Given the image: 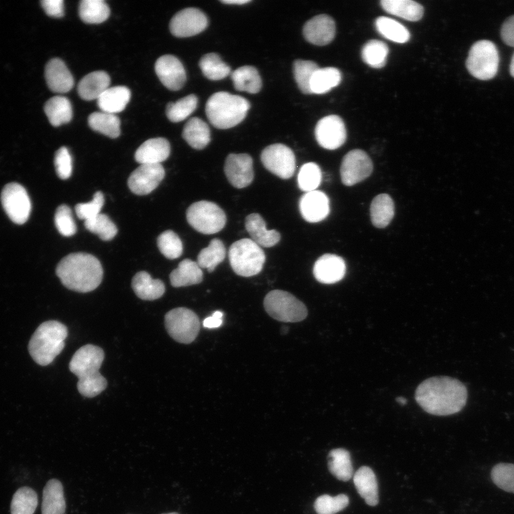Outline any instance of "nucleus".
Returning a JSON list of instances; mask_svg holds the SVG:
<instances>
[{
	"label": "nucleus",
	"mask_w": 514,
	"mask_h": 514,
	"mask_svg": "<svg viewBox=\"0 0 514 514\" xmlns=\"http://www.w3.org/2000/svg\"><path fill=\"white\" fill-rule=\"evenodd\" d=\"M468 397L465 386L447 376L432 377L422 382L415 390L417 403L427 413L448 415L459 412Z\"/></svg>",
	"instance_id": "obj_1"
},
{
	"label": "nucleus",
	"mask_w": 514,
	"mask_h": 514,
	"mask_svg": "<svg viewBox=\"0 0 514 514\" xmlns=\"http://www.w3.org/2000/svg\"><path fill=\"white\" fill-rule=\"evenodd\" d=\"M56 273L65 287L81 293L96 289L103 278L100 261L93 255L86 253L67 255L57 265Z\"/></svg>",
	"instance_id": "obj_2"
},
{
	"label": "nucleus",
	"mask_w": 514,
	"mask_h": 514,
	"mask_svg": "<svg viewBox=\"0 0 514 514\" xmlns=\"http://www.w3.org/2000/svg\"><path fill=\"white\" fill-rule=\"evenodd\" d=\"M104 359V351L91 344L81 347L72 356L69 369L78 377L77 388L83 396L95 397L106 388L107 381L99 373Z\"/></svg>",
	"instance_id": "obj_3"
},
{
	"label": "nucleus",
	"mask_w": 514,
	"mask_h": 514,
	"mask_svg": "<svg viewBox=\"0 0 514 514\" xmlns=\"http://www.w3.org/2000/svg\"><path fill=\"white\" fill-rule=\"evenodd\" d=\"M249 101L238 95L219 91L211 95L206 104L209 122L219 129H227L240 124L250 109Z\"/></svg>",
	"instance_id": "obj_4"
},
{
	"label": "nucleus",
	"mask_w": 514,
	"mask_h": 514,
	"mask_svg": "<svg viewBox=\"0 0 514 514\" xmlns=\"http://www.w3.org/2000/svg\"><path fill=\"white\" fill-rule=\"evenodd\" d=\"M68 336L66 326L57 321L41 323L32 335L29 351L34 361L47 366L62 351L64 340Z\"/></svg>",
	"instance_id": "obj_5"
},
{
	"label": "nucleus",
	"mask_w": 514,
	"mask_h": 514,
	"mask_svg": "<svg viewBox=\"0 0 514 514\" xmlns=\"http://www.w3.org/2000/svg\"><path fill=\"white\" fill-rule=\"evenodd\" d=\"M228 258L233 271L238 276L250 277L259 273L266 256L262 248L250 238H242L229 248Z\"/></svg>",
	"instance_id": "obj_6"
},
{
	"label": "nucleus",
	"mask_w": 514,
	"mask_h": 514,
	"mask_svg": "<svg viewBox=\"0 0 514 514\" xmlns=\"http://www.w3.org/2000/svg\"><path fill=\"white\" fill-rule=\"evenodd\" d=\"M263 306L273 318L296 323L304 320L308 314L306 306L293 294L282 290H273L266 294Z\"/></svg>",
	"instance_id": "obj_7"
},
{
	"label": "nucleus",
	"mask_w": 514,
	"mask_h": 514,
	"mask_svg": "<svg viewBox=\"0 0 514 514\" xmlns=\"http://www.w3.org/2000/svg\"><path fill=\"white\" fill-rule=\"evenodd\" d=\"M498 49L488 40H480L473 44L465 62L470 74L480 80L493 78L498 72Z\"/></svg>",
	"instance_id": "obj_8"
},
{
	"label": "nucleus",
	"mask_w": 514,
	"mask_h": 514,
	"mask_svg": "<svg viewBox=\"0 0 514 514\" xmlns=\"http://www.w3.org/2000/svg\"><path fill=\"white\" fill-rule=\"evenodd\" d=\"M188 223L197 231L213 234L221 231L226 223V216L216 203L200 201L192 203L187 209Z\"/></svg>",
	"instance_id": "obj_9"
},
{
	"label": "nucleus",
	"mask_w": 514,
	"mask_h": 514,
	"mask_svg": "<svg viewBox=\"0 0 514 514\" xmlns=\"http://www.w3.org/2000/svg\"><path fill=\"white\" fill-rule=\"evenodd\" d=\"M164 319L168 333L178 343H191L198 334L199 318L193 311L187 308H173L166 313Z\"/></svg>",
	"instance_id": "obj_10"
},
{
	"label": "nucleus",
	"mask_w": 514,
	"mask_h": 514,
	"mask_svg": "<svg viewBox=\"0 0 514 514\" xmlns=\"http://www.w3.org/2000/svg\"><path fill=\"white\" fill-rule=\"evenodd\" d=\"M2 206L9 218L16 224H23L29 218L31 204L26 189L19 183L6 184L1 195Z\"/></svg>",
	"instance_id": "obj_11"
},
{
	"label": "nucleus",
	"mask_w": 514,
	"mask_h": 514,
	"mask_svg": "<svg viewBox=\"0 0 514 514\" xmlns=\"http://www.w3.org/2000/svg\"><path fill=\"white\" fill-rule=\"evenodd\" d=\"M261 160L268 171L283 179L292 177L296 170L293 151L282 143L266 146L261 152Z\"/></svg>",
	"instance_id": "obj_12"
},
{
	"label": "nucleus",
	"mask_w": 514,
	"mask_h": 514,
	"mask_svg": "<svg viewBox=\"0 0 514 514\" xmlns=\"http://www.w3.org/2000/svg\"><path fill=\"white\" fill-rule=\"evenodd\" d=\"M373 171L369 156L361 149H353L343 157L340 169L342 183L353 186L367 178Z\"/></svg>",
	"instance_id": "obj_13"
},
{
	"label": "nucleus",
	"mask_w": 514,
	"mask_h": 514,
	"mask_svg": "<svg viewBox=\"0 0 514 514\" xmlns=\"http://www.w3.org/2000/svg\"><path fill=\"white\" fill-rule=\"evenodd\" d=\"M208 26L205 14L196 8H186L179 11L171 19L169 24L171 33L179 38L195 36Z\"/></svg>",
	"instance_id": "obj_14"
},
{
	"label": "nucleus",
	"mask_w": 514,
	"mask_h": 514,
	"mask_svg": "<svg viewBox=\"0 0 514 514\" xmlns=\"http://www.w3.org/2000/svg\"><path fill=\"white\" fill-rule=\"evenodd\" d=\"M346 136L344 122L337 115H328L321 119L315 128L316 139L326 149L338 148L345 143Z\"/></svg>",
	"instance_id": "obj_15"
},
{
	"label": "nucleus",
	"mask_w": 514,
	"mask_h": 514,
	"mask_svg": "<svg viewBox=\"0 0 514 514\" xmlns=\"http://www.w3.org/2000/svg\"><path fill=\"white\" fill-rule=\"evenodd\" d=\"M224 172L229 183L237 188L249 186L254 177L253 159L248 153H230L226 158Z\"/></svg>",
	"instance_id": "obj_16"
},
{
	"label": "nucleus",
	"mask_w": 514,
	"mask_h": 514,
	"mask_svg": "<svg viewBox=\"0 0 514 514\" xmlns=\"http://www.w3.org/2000/svg\"><path fill=\"white\" fill-rule=\"evenodd\" d=\"M165 176L161 164H141L129 176L128 186L136 195H146L153 191Z\"/></svg>",
	"instance_id": "obj_17"
},
{
	"label": "nucleus",
	"mask_w": 514,
	"mask_h": 514,
	"mask_svg": "<svg viewBox=\"0 0 514 514\" xmlns=\"http://www.w3.org/2000/svg\"><path fill=\"white\" fill-rule=\"evenodd\" d=\"M155 71L161 82L171 91L180 90L186 81L182 63L173 55L160 56L156 61Z\"/></svg>",
	"instance_id": "obj_18"
},
{
	"label": "nucleus",
	"mask_w": 514,
	"mask_h": 514,
	"mask_svg": "<svg viewBox=\"0 0 514 514\" xmlns=\"http://www.w3.org/2000/svg\"><path fill=\"white\" fill-rule=\"evenodd\" d=\"M303 34L306 41L311 44L317 46L327 45L335 37V21L327 14L317 15L306 22Z\"/></svg>",
	"instance_id": "obj_19"
},
{
	"label": "nucleus",
	"mask_w": 514,
	"mask_h": 514,
	"mask_svg": "<svg viewBox=\"0 0 514 514\" xmlns=\"http://www.w3.org/2000/svg\"><path fill=\"white\" fill-rule=\"evenodd\" d=\"M299 210L308 222L317 223L325 219L330 212V202L326 193L315 190L305 193L299 200Z\"/></svg>",
	"instance_id": "obj_20"
},
{
	"label": "nucleus",
	"mask_w": 514,
	"mask_h": 514,
	"mask_svg": "<svg viewBox=\"0 0 514 514\" xmlns=\"http://www.w3.org/2000/svg\"><path fill=\"white\" fill-rule=\"evenodd\" d=\"M346 271V263L341 257L326 253L316 260L313 272L318 282L332 284L340 281L344 277Z\"/></svg>",
	"instance_id": "obj_21"
},
{
	"label": "nucleus",
	"mask_w": 514,
	"mask_h": 514,
	"mask_svg": "<svg viewBox=\"0 0 514 514\" xmlns=\"http://www.w3.org/2000/svg\"><path fill=\"white\" fill-rule=\"evenodd\" d=\"M44 74L46 84L54 92L66 93L74 86V78L60 59L54 58L49 61Z\"/></svg>",
	"instance_id": "obj_22"
},
{
	"label": "nucleus",
	"mask_w": 514,
	"mask_h": 514,
	"mask_svg": "<svg viewBox=\"0 0 514 514\" xmlns=\"http://www.w3.org/2000/svg\"><path fill=\"white\" fill-rule=\"evenodd\" d=\"M170 143L164 138H153L144 141L136 151L135 159L140 164H161L170 154Z\"/></svg>",
	"instance_id": "obj_23"
},
{
	"label": "nucleus",
	"mask_w": 514,
	"mask_h": 514,
	"mask_svg": "<svg viewBox=\"0 0 514 514\" xmlns=\"http://www.w3.org/2000/svg\"><path fill=\"white\" fill-rule=\"evenodd\" d=\"M245 227L251 240L261 247L269 248L275 246L281 239V234L276 230H267L266 222L258 213H251L246 217Z\"/></svg>",
	"instance_id": "obj_24"
},
{
	"label": "nucleus",
	"mask_w": 514,
	"mask_h": 514,
	"mask_svg": "<svg viewBox=\"0 0 514 514\" xmlns=\"http://www.w3.org/2000/svg\"><path fill=\"white\" fill-rule=\"evenodd\" d=\"M110 81L109 74L104 71L91 72L79 81L78 94L86 101L97 99L109 87Z\"/></svg>",
	"instance_id": "obj_25"
},
{
	"label": "nucleus",
	"mask_w": 514,
	"mask_h": 514,
	"mask_svg": "<svg viewBox=\"0 0 514 514\" xmlns=\"http://www.w3.org/2000/svg\"><path fill=\"white\" fill-rule=\"evenodd\" d=\"M353 483L358 494L368 505L375 506L378 503V482L370 467H361L353 475Z\"/></svg>",
	"instance_id": "obj_26"
},
{
	"label": "nucleus",
	"mask_w": 514,
	"mask_h": 514,
	"mask_svg": "<svg viewBox=\"0 0 514 514\" xmlns=\"http://www.w3.org/2000/svg\"><path fill=\"white\" fill-rule=\"evenodd\" d=\"M136 295L145 301H153L161 298L165 292V286L160 279H153L146 271L136 273L131 281Z\"/></svg>",
	"instance_id": "obj_27"
},
{
	"label": "nucleus",
	"mask_w": 514,
	"mask_h": 514,
	"mask_svg": "<svg viewBox=\"0 0 514 514\" xmlns=\"http://www.w3.org/2000/svg\"><path fill=\"white\" fill-rule=\"evenodd\" d=\"M130 90L124 86L109 87L98 99L101 111L115 114L122 111L129 102Z\"/></svg>",
	"instance_id": "obj_28"
},
{
	"label": "nucleus",
	"mask_w": 514,
	"mask_h": 514,
	"mask_svg": "<svg viewBox=\"0 0 514 514\" xmlns=\"http://www.w3.org/2000/svg\"><path fill=\"white\" fill-rule=\"evenodd\" d=\"M65 510L63 485L59 480L51 479L43 490L41 514H64Z\"/></svg>",
	"instance_id": "obj_29"
},
{
	"label": "nucleus",
	"mask_w": 514,
	"mask_h": 514,
	"mask_svg": "<svg viewBox=\"0 0 514 514\" xmlns=\"http://www.w3.org/2000/svg\"><path fill=\"white\" fill-rule=\"evenodd\" d=\"M169 278L173 287L188 286L201 283L203 271L197 262L191 259H184L171 273Z\"/></svg>",
	"instance_id": "obj_30"
},
{
	"label": "nucleus",
	"mask_w": 514,
	"mask_h": 514,
	"mask_svg": "<svg viewBox=\"0 0 514 514\" xmlns=\"http://www.w3.org/2000/svg\"><path fill=\"white\" fill-rule=\"evenodd\" d=\"M182 136L192 148L201 150L211 141L210 128L201 119L193 117L186 123Z\"/></svg>",
	"instance_id": "obj_31"
},
{
	"label": "nucleus",
	"mask_w": 514,
	"mask_h": 514,
	"mask_svg": "<svg viewBox=\"0 0 514 514\" xmlns=\"http://www.w3.org/2000/svg\"><path fill=\"white\" fill-rule=\"evenodd\" d=\"M394 203L391 197L386 193L376 196L370 207L371 222L377 228H385L394 216Z\"/></svg>",
	"instance_id": "obj_32"
},
{
	"label": "nucleus",
	"mask_w": 514,
	"mask_h": 514,
	"mask_svg": "<svg viewBox=\"0 0 514 514\" xmlns=\"http://www.w3.org/2000/svg\"><path fill=\"white\" fill-rule=\"evenodd\" d=\"M381 5L387 13L410 21H417L423 15V6L411 0H382Z\"/></svg>",
	"instance_id": "obj_33"
},
{
	"label": "nucleus",
	"mask_w": 514,
	"mask_h": 514,
	"mask_svg": "<svg viewBox=\"0 0 514 514\" xmlns=\"http://www.w3.org/2000/svg\"><path fill=\"white\" fill-rule=\"evenodd\" d=\"M44 111L50 124L54 126L69 123L73 116L69 100L61 96H56L49 99L44 105Z\"/></svg>",
	"instance_id": "obj_34"
},
{
	"label": "nucleus",
	"mask_w": 514,
	"mask_h": 514,
	"mask_svg": "<svg viewBox=\"0 0 514 514\" xmlns=\"http://www.w3.org/2000/svg\"><path fill=\"white\" fill-rule=\"evenodd\" d=\"M328 467L330 473L339 480L348 481L353 473L350 453L344 448H335L329 452Z\"/></svg>",
	"instance_id": "obj_35"
},
{
	"label": "nucleus",
	"mask_w": 514,
	"mask_h": 514,
	"mask_svg": "<svg viewBox=\"0 0 514 514\" xmlns=\"http://www.w3.org/2000/svg\"><path fill=\"white\" fill-rule=\"evenodd\" d=\"M234 88L237 91L256 94L261 89V78L258 70L252 66H243L231 74Z\"/></svg>",
	"instance_id": "obj_36"
},
{
	"label": "nucleus",
	"mask_w": 514,
	"mask_h": 514,
	"mask_svg": "<svg viewBox=\"0 0 514 514\" xmlns=\"http://www.w3.org/2000/svg\"><path fill=\"white\" fill-rule=\"evenodd\" d=\"M341 81L340 71L334 67L318 68L310 81L311 94H323L337 86Z\"/></svg>",
	"instance_id": "obj_37"
},
{
	"label": "nucleus",
	"mask_w": 514,
	"mask_h": 514,
	"mask_svg": "<svg viewBox=\"0 0 514 514\" xmlns=\"http://www.w3.org/2000/svg\"><path fill=\"white\" fill-rule=\"evenodd\" d=\"M88 124L94 131L111 138H117L121 133V121L115 114L94 112L89 116Z\"/></svg>",
	"instance_id": "obj_38"
},
{
	"label": "nucleus",
	"mask_w": 514,
	"mask_h": 514,
	"mask_svg": "<svg viewBox=\"0 0 514 514\" xmlns=\"http://www.w3.org/2000/svg\"><path fill=\"white\" fill-rule=\"evenodd\" d=\"M378 32L384 38L399 44L410 39L409 31L398 21L386 16H379L375 22Z\"/></svg>",
	"instance_id": "obj_39"
},
{
	"label": "nucleus",
	"mask_w": 514,
	"mask_h": 514,
	"mask_svg": "<svg viewBox=\"0 0 514 514\" xmlns=\"http://www.w3.org/2000/svg\"><path fill=\"white\" fill-rule=\"evenodd\" d=\"M81 19L87 24H100L109 16L110 9L103 0H82L79 6Z\"/></svg>",
	"instance_id": "obj_40"
},
{
	"label": "nucleus",
	"mask_w": 514,
	"mask_h": 514,
	"mask_svg": "<svg viewBox=\"0 0 514 514\" xmlns=\"http://www.w3.org/2000/svg\"><path fill=\"white\" fill-rule=\"evenodd\" d=\"M226 248L223 243L218 238L212 239L206 248L198 253L197 263L201 268H206L213 272L226 257Z\"/></svg>",
	"instance_id": "obj_41"
},
{
	"label": "nucleus",
	"mask_w": 514,
	"mask_h": 514,
	"mask_svg": "<svg viewBox=\"0 0 514 514\" xmlns=\"http://www.w3.org/2000/svg\"><path fill=\"white\" fill-rule=\"evenodd\" d=\"M389 49L382 41L372 39L366 42L361 49V58L369 66L380 69L387 61Z\"/></svg>",
	"instance_id": "obj_42"
},
{
	"label": "nucleus",
	"mask_w": 514,
	"mask_h": 514,
	"mask_svg": "<svg viewBox=\"0 0 514 514\" xmlns=\"http://www.w3.org/2000/svg\"><path fill=\"white\" fill-rule=\"evenodd\" d=\"M199 66L203 74L213 81L223 79L231 73L230 66L216 53L203 55L199 61Z\"/></svg>",
	"instance_id": "obj_43"
},
{
	"label": "nucleus",
	"mask_w": 514,
	"mask_h": 514,
	"mask_svg": "<svg viewBox=\"0 0 514 514\" xmlns=\"http://www.w3.org/2000/svg\"><path fill=\"white\" fill-rule=\"evenodd\" d=\"M37 505L36 493L29 487H21L13 495L11 514H34Z\"/></svg>",
	"instance_id": "obj_44"
},
{
	"label": "nucleus",
	"mask_w": 514,
	"mask_h": 514,
	"mask_svg": "<svg viewBox=\"0 0 514 514\" xmlns=\"http://www.w3.org/2000/svg\"><path fill=\"white\" fill-rule=\"evenodd\" d=\"M198 98L194 94L169 102L166 109L167 118L172 122H180L188 117L196 109Z\"/></svg>",
	"instance_id": "obj_45"
},
{
	"label": "nucleus",
	"mask_w": 514,
	"mask_h": 514,
	"mask_svg": "<svg viewBox=\"0 0 514 514\" xmlns=\"http://www.w3.org/2000/svg\"><path fill=\"white\" fill-rule=\"evenodd\" d=\"M319 67L312 61L297 59L293 65V76L301 91L306 94H311L310 81Z\"/></svg>",
	"instance_id": "obj_46"
},
{
	"label": "nucleus",
	"mask_w": 514,
	"mask_h": 514,
	"mask_svg": "<svg viewBox=\"0 0 514 514\" xmlns=\"http://www.w3.org/2000/svg\"><path fill=\"white\" fill-rule=\"evenodd\" d=\"M84 226L88 231L98 235L103 241L111 240L118 232L116 226L110 218L101 213L94 218L85 221Z\"/></svg>",
	"instance_id": "obj_47"
},
{
	"label": "nucleus",
	"mask_w": 514,
	"mask_h": 514,
	"mask_svg": "<svg viewBox=\"0 0 514 514\" xmlns=\"http://www.w3.org/2000/svg\"><path fill=\"white\" fill-rule=\"evenodd\" d=\"M321 171L320 167L313 162L303 164L298 174V188L307 193L315 191L321 182Z\"/></svg>",
	"instance_id": "obj_48"
},
{
	"label": "nucleus",
	"mask_w": 514,
	"mask_h": 514,
	"mask_svg": "<svg viewBox=\"0 0 514 514\" xmlns=\"http://www.w3.org/2000/svg\"><path fill=\"white\" fill-rule=\"evenodd\" d=\"M349 504V498L345 494L331 496L324 494L318 496L314 502V509L317 514H335Z\"/></svg>",
	"instance_id": "obj_49"
},
{
	"label": "nucleus",
	"mask_w": 514,
	"mask_h": 514,
	"mask_svg": "<svg viewBox=\"0 0 514 514\" xmlns=\"http://www.w3.org/2000/svg\"><path fill=\"white\" fill-rule=\"evenodd\" d=\"M157 245L160 252L168 259L177 258L183 253V243L180 238L171 230H167L158 236Z\"/></svg>",
	"instance_id": "obj_50"
},
{
	"label": "nucleus",
	"mask_w": 514,
	"mask_h": 514,
	"mask_svg": "<svg viewBox=\"0 0 514 514\" xmlns=\"http://www.w3.org/2000/svg\"><path fill=\"white\" fill-rule=\"evenodd\" d=\"M491 478L498 488L514 493V464H497L491 470Z\"/></svg>",
	"instance_id": "obj_51"
},
{
	"label": "nucleus",
	"mask_w": 514,
	"mask_h": 514,
	"mask_svg": "<svg viewBox=\"0 0 514 514\" xmlns=\"http://www.w3.org/2000/svg\"><path fill=\"white\" fill-rule=\"evenodd\" d=\"M54 223L58 231L64 236H71L76 232L71 210L67 205L62 204L57 208Z\"/></svg>",
	"instance_id": "obj_52"
},
{
	"label": "nucleus",
	"mask_w": 514,
	"mask_h": 514,
	"mask_svg": "<svg viewBox=\"0 0 514 514\" xmlns=\"http://www.w3.org/2000/svg\"><path fill=\"white\" fill-rule=\"evenodd\" d=\"M104 203V196L101 191H96L93 199L87 203H80L76 205L75 211L80 219L87 221L99 215Z\"/></svg>",
	"instance_id": "obj_53"
},
{
	"label": "nucleus",
	"mask_w": 514,
	"mask_h": 514,
	"mask_svg": "<svg viewBox=\"0 0 514 514\" xmlns=\"http://www.w3.org/2000/svg\"><path fill=\"white\" fill-rule=\"evenodd\" d=\"M54 166L58 176L63 179L69 178L72 173V158L65 146L59 148L54 156Z\"/></svg>",
	"instance_id": "obj_54"
},
{
	"label": "nucleus",
	"mask_w": 514,
	"mask_h": 514,
	"mask_svg": "<svg viewBox=\"0 0 514 514\" xmlns=\"http://www.w3.org/2000/svg\"><path fill=\"white\" fill-rule=\"evenodd\" d=\"M42 8L50 16L59 18L64 16V1L62 0H43Z\"/></svg>",
	"instance_id": "obj_55"
},
{
	"label": "nucleus",
	"mask_w": 514,
	"mask_h": 514,
	"mask_svg": "<svg viewBox=\"0 0 514 514\" xmlns=\"http://www.w3.org/2000/svg\"><path fill=\"white\" fill-rule=\"evenodd\" d=\"M500 36L505 44L514 47V15L510 16L503 22Z\"/></svg>",
	"instance_id": "obj_56"
},
{
	"label": "nucleus",
	"mask_w": 514,
	"mask_h": 514,
	"mask_svg": "<svg viewBox=\"0 0 514 514\" xmlns=\"http://www.w3.org/2000/svg\"><path fill=\"white\" fill-rule=\"evenodd\" d=\"M223 313L220 311H215L211 316L203 320V326L207 328H216L223 323Z\"/></svg>",
	"instance_id": "obj_57"
},
{
	"label": "nucleus",
	"mask_w": 514,
	"mask_h": 514,
	"mask_svg": "<svg viewBox=\"0 0 514 514\" xmlns=\"http://www.w3.org/2000/svg\"><path fill=\"white\" fill-rule=\"evenodd\" d=\"M251 0H221V2L226 4H244L249 3Z\"/></svg>",
	"instance_id": "obj_58"
},
{
	"label": "nucleus",
	"mask_w": 514,
	"mask_h": 514,
	"mask_svg": "<svg viewBox=\"0 0 514 514\" xmlns=\"http://www.w3.org/2000/svg\"><path fill=\"white\" fill-rule=\"evenodd\" d=\"M510 73L513 77H514V54L512 56L510 64Z\"/></svg>",
	"instance_id": "obj_59"
},
{
	"label": "nucleus",
	"mask_w": 514,
	"mask_h": 514,
	"mask_svg": "<svg viewBox=\"0 0 514 514\" xmlns=\"http://www.w3.org/2000/svg\"><path fill=\"white\" fill-rule=\"evenodd\" d=\"M395 400L398 403L401 405H405L407 403V399L401 396L396 398Z\"/></svg>",
	"instance_id": "obj_60"
},
{
	"label": "nucleus",
	"mask_w": 514,
	"mask_h": 514,
	"mask_svg": "<svg viewBox=\"0 0 514 514\" xmlns=\"http://www.w3.org/2000/svg\"><path fill=\"white\" fill-rule=\"evenodd\" d=\"M163 514H178V513H163Z\"/></svg>",
	"instance_id": "obj_61"
}]
</instances>
